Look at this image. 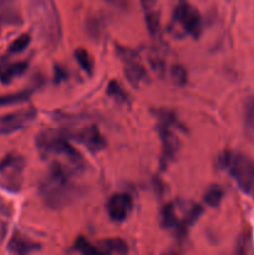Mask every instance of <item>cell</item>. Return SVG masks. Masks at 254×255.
Here are the masks:
<instances>
[{
  "label": "cell",
  "mask_w": 254,
  "mask_h": 255,
  "mask_svg": "<svg viewBox=\"0 0 254 255\" xmlns=\"http://www.w3.org/2000/svg\"><path fill=\"white\" fill-rule=\"evenodd\" d=\"M163 255H177V254H174V253H166V254H163Z\"/></svg>",
  "instance_id": "obj_29"
},
{
  "label": "cell",
  "mask_w": 254,
  "mask_h": 255,
  "mask_svg": "<svg viewBox=\"0 0 254 255\" xmlns=\"http://www.w3.org/2000/svg\"><path fill=\"white\" fill-rule=\"evenodd\" d=\"M75 59H76L77 64L84 69L85 72H87L89 75L92 74L94 59H92V56L87 50H85L84 47H79V49L75 50Z\"/></svg>",
  "instance_id": "obj_23"
},
{
  "label": "cell",
  "mask_w": 254,
  "mask_h": 255,
  "mask_svg": "<svg viewBox=\"0 0 254 255\" xmlns=\"http://www.w3.org/2000/svg\"><path fill=\"white\" fill-rule=\"evenodd\" d=\"M169 29L174 36L189 35L198 39L203 31V21L198 9L188 2H179L173 10Z\"/></svg>",
  "instance_id": "obj_5"
},
{
  "label": "cell",
  "mask_w": 254,
  "mask_h": 255,
  "mask_svg": "<svg viewBox=\"0 0 254 255\" xmlns=\"http://www.w3.org/2000/svg\"><path fill=\"white\" fill-rule=\"evenodd\" d=\"M61 132L67 139L70 138L77 142L91 153H99L104 151L107 146L106 139L101 134L99 127L94 124L80 125V126L72 125Z\"/></svg>",
  "instance_id": "obj_7"
},
{
  "label": "cell",
  "mask_w": 254,
  "mask_h": 255,
  "mask_svg": "<svg viewBox=\"0 0 254 255\" xmlns=\"http://www.w3.org/2000/svg\"><path fill=\"white\" fill-rule=\"evenodd\" d=\"M106 255L117 254V255H127L128 253V246L126 242L121 238H107L96 244Z\"/></svg>",
  "instance_id": "obj_18"
},
{
  "label": "cell",
  "mask_w": 254,
  "mask_h": 255,
  "mask_svg": "<svg viewBox=\"0 0 254 255\" xmlns=\"http://www.w3.org/2000/svg\"><path fill=\"white\" fill-rule=\"evenodd\" d=\"M232 255H248V242H247V237L244 234L239 236L237 239Z\"/></svg>",
  "instance_id": "obj_27"
},
{
  "label": "cell",
  "mask_w": 254,
  "mask_h": 255,
  "mask_svg": "<svg viewBox=\"0 0 254 255\" xmlns=\"http://www.w3.org/2000/svg\"><path fill=\"white\" fill-rule=\"evenodd\" d=\"M224 192L223 188L218 184H212L208 188L206 189L203 194V202L211 208H217L219 207V204L222 203V199H223Z\"/></svg>",
  "instance_id": "obj_21"
},
{
  "label": "cell",
  "mask_w": 254,
  "mask_h": 255,
  "mask_svg": "<svg viewBox=\"0 0 254 255\" xmlns=\"http://www.w3.org/2000/svg\"><path fill=\"white\" fill-rule=\"evenodd\" d=\"M31 42V35L30 34H21L20 36H17L14 41L10 44L9 49V54L15 55V54H20V52L24 51L25 49H27V46Z\"/></svg>",
  "instance_id": "obj_26"
},
{
  "label": "cell",
  "mask_w": 254,
  "mask_h": 255,
  "mask_svg": "<svg viewBox=\"0 0 254 255\" xmlns=\"http://www.w3.org/2000/svg\"><path fill=\"white\" fill-rule=\"evenodd\" d=\"M109 217L114 222H125L133 209V201L127 193H115L107 201L106 204Z\"/></svg>",
  "instance_id": "obj_11"
},
{
  "label": "cell",
  "mask_w": 254,
  "mask_h": 255,
  "mask_svg": "<svg viewBox=\"0 0 254 255\" xmlns=\"http://www.w3.org/2000/svg\"><path fill=\"white\" fill-rule=\"evenodd\" d=\"M174 204H176L177 212L181 214L179 221H181V226L183 227L184 231H188L189 227L193 226L198 221L199 217L203 214L202 206H199L198 203H194V202L179 201Z\"/></svg>",
  "instance_id": "obj_12"
},
{
  "label": "cell",
  "mask_w": 254,
  "mask_h": 255,
  "mask_svg": "<svg viewBox=\"0 0 254 255\" xmlns=\"http://www.w3.org/2000/svg\"><path fill=\"white\" fill-rule=\"evenodd\" d=\"M106 94L107 96H110L111 99H114L115 101L120 102V104H127V102L129 101L128 94L125 91V89L121 86V84L117 82L116 80H111V81L107 84Z\"/></svg>",
  "instance_id": "obj_22"
},
{
  "label": "cell",
  "mask_w": 254,
  "mask_h": 255,
  "mask_svg": "<svg viewBox=\"0 0 254 255\" xmlns=\"http://www.w3.org/2000/svg\"><path fill=\"white\" fill-rule=\"evenodd\" d=\"M116 54L124 64V74L132 86L138 87L142 82L148 80L146 67L143 66L138 54L134 50L117 45Z\"/></svg>",
  "instance_id": "obj_8"
},
{
  "label": "cell",
  "mask_w": 254,
  "mask_h": 255,
  "mask_svg": "<svg viewBox=\"0 0 254 255\" xmlns=\"http://www.w3.org/2000/svg\"><path fill=\"white\" fill-rule=\"evenodd\" d=\"M29 12L44 45L55 49L61 40V21L54 1L37 0L30 2Z\"/></svg>",
  "instance_id": "obj_3"
},
{
  "label": "cell",
  "mask_w": 254,
  "mask_h": 255,
  "mask_svg": "<svg viewBox=\"0 0 254 255\" xmlns=\"http://www.w3.org/2000/svg\"><path fill=\"white\" fill-rule=\"evenodd\" d=\"M159 221H161V226L163 227L164 229L174 231L177 238L181 239L187 236V231H184L183 227L181 226L178 212H177L174 203H167L166 206L162 208L161 214H159Z\"/></svg>",
  "instance_id": "obj_13"
},
{
  "label": "cell",
  "mask_w": 254,
  "mask_h": 255,
  "mask_svg": "<svg viewBox=\"0 0 254 255\" xmlns=\"http://www.w3.org/2000/svg\"><path fill=\"white\" fill-rule=\"evenodd\" d=\"M218 164L226 169L244 193L254 189V161L246 154L234 151H224L218 157Z\"/></svg>",
  "instance_id": "obj_4"
},
{
  "label": "cell",
  "mask_w": 254,
  "mask_h": 255,
  "mask_svg": "<svg viewBox=\"0 0 254 255\" xmlns=\"http://www.w3.org/2000/svg\"><path fill=\"white\" fill-rule=\"evenodd\" d=\"M26 161L17 152H10L0 161V187L10 193L20 192Z\"/></svg>",
  "instance_id": "obj_6"
},
{
  "label": "cell",
  "mask_w": 254,
  "mask_h": 255,
  "mask_svg": "<svg viewBox=\"0 0 254 255\" xmlns=\"http://www.w3.org/2000/svg\"><path fill=\"white\" fill-rule=\"evenodd\" d=\"M67 79V72L66 70L64 69V67H61L60 65H57V66H55V82L56 84H60L61 81H64V80Z\"/></svg>",
  "instance_id": "obj_28"
},
{
  "label": "cell",
  "mask_w": 254,
  "mask_h": 255,
  "mask_svg": "<svg viewBox=\"0 0 254 255\" xmlns=\"http://www.w3.org/2000/svg\"><path fill=\"white\" fill-rule=\"evenodd\" d=\"M29 67L27 61L9 62L6 57L0 59V81L1 84L7 85L14 81L16 77H20L26 72Z\"/></svg>",
  "instance_id": "obj_15"
},
{
  "label": "cell",
  "mask_w": 254,
  "mask_h": 255,
  "mask_svg": "<svg viewBox=\"0 0 254 255\" xmlns=\"http://www.w3.org/2000/svg\"><path fill=\"white\" fill-rule=\"evenodd\" d=\"M253 102H254V101H253Z\"/></svg>",
  "instance_id": "obj_30"
},
{
  "label": "cell",
  "mask_w": 254,
  "mask_h": 255,
  "mask_svg": "<svg viewBox=\"0 0 254 255\" xmlns=\"http://www.w3.org/2000/svg\"><path fill=\"white\" fill-rule=\"evenodd\" d=\"M39 156L50 163H57L77 176L85 169L84 157L75 149L69 139L56 129H44L35 139Z\"/></svg>",
  "instance_id": "obj_2"
},
{
  "label": "cell",
  "mask_w": 254,
  "mask_h": 255,
  "mask_svg": "<svg viewBox=\"0 0 254 255\" xmlns=\"http://www.w3.org/2000/svg\"><path fill=\"white\" fill-rule=\"evenodd\" d=\"M31 95H32L31 89H24V90H21V91L0 95V107L24 104V102L29 101V99L31 97Z\"/></svg>",
  "instance_id": "obj_19"
},
{
  "label": "cell",
  "mask_w": 254,
  "mask_h": 255,
  "mask_svg": "<svg viewBox=\"0 0 254 255\" xmlns=\"http://www.w3.org/2000/svg\"><path fill=\"white\" fill-rule=\"evenodd\" d=\"M0 24L5 26H20L22 25V15L19 6L9 0L0 1Z\"/></svg>",
  "instance_id": "obj_16"
},
{
  "label": "cell",
  "mask_w": 254,
  "mask_h": 255,
  "mask_svg": "<svg viewBox=\"0 0 254 255\" xmlns=\"http://www.w3.org/2000/svg\"><path fill=\"white\" fill-rule=\"evenodd\" d=\"M157 132H158V136L162 142L161 166L162 168H166L176 158L177 153L181 148V142L171 127L157 124Z\"/></svg>",
  "instance_id": "obj_10"
},
{
  "label": "cell",
  "mask_w": 254,
  "mask_h": 255,
  "mask_svg": "<svg viewBox=\"0 0 254 255\" xmlns=\"http://www.w3.org/2000/svg\"><path fill=\"white\" fill-rule=\"evenodd\" d=\"M40 248H41V244L27 238L19 232L14 233L7 244V249L11 255H30L39 251Z\"/></svg>",
  "instance_id": "obj_14"
},
{
  "label": "cell",
  "mask_w": 254,
  "mask_h": 255,
  "mask_svg": "<svg viewBox=\"0 0 254 255\" xmlns=\"http://www.w3.org/2000/svg\"><path fill=\"white\" fill-rule=\"evenodd\" d=\"M75 174L57 163H50L45 176L40 179L37 192L42 203L50 209H62L79 197L80 188L74 182Z\"/></svg>",
  "instance_id": "obj_1"
},
{
  "label": "cell",
  "mask_w": 254,
  "mask_h": 255,
  "mask_svg": "<svg viewBox=\"0 0 254 255\" xmlns=\"http://www.w3.org/2000/svg\"><path fill=\"white\" fill-rule=\"evenodd\" d=\"M169 75H171V79L177 86H184L188 81V72L187 69L183 65H172L171 70H169Z\"/></svg>",
  "instance_id": "obj_25"
},
{
  "label": "cell",
  "mask_w": 254,
  "mask_h": 255,
  "mask_svg": "<svg viewBox=\"0 0 254 255\" xmlns=\"http://www.w3.org/2000/svg\"><path fill=\"white\" fill-rule=\"evenodd\" d=\"M154 116L156 119L158 120L159 125H163V126H168V127H176L177 129L179 131H186L183 125L181 124V121L178 120L177 115L174 114L173 111L171 110H156L154 111Z\"/></svg>",
  "instance_id": "obj_20"
},
{
  "label": "cell",
  "mask_w": 254,
  "mask_h": 255,
  "mask_svg": "<svg viewBox=\"0 0 254 255\" xmlns=\"http://www.w3.org/2000/svg\"><path fill=\"white\" fill-rule=\"evenodd\" d=\"M75 249L79 251L82 255H106L99 247L90 243L84 237H79L76 239V242H75Z\"/></svg>",
  "instance_id": "obj_24"
},
{
  "label": "cell",
  "mask_w": 254,
  "mask_h": 255,
  "mask_svg": "<svg viewBox=\"0 0 254 255\" xmlns=\"http://www.w3.org/2000/svg\"><path fill=\"white\" fill-rule=\"evenodd\" d=\"M36 117L37 111L35 107H26V109L1 115L0 116V134L9 136V134L16 133L31 125L36 120Z\"/></svg>",
  "instance_id": "obj_9"
},
{
  "label": "cell",
  "mask_w": 254,
  "mask_h": 255,
  "mask_svg": "<svg viewBox=\"0 0 254 255\" xmlns=\"http://www.w3.org/2000/svg\"><path fill=\"white\" fill-rule=\"evenodd\" d=\"M144 10L147 30L152 36H158L161 32V11L154 1H142Z\"/></svg>",
  "instance_id": "obj_17"
}]
</instances>
